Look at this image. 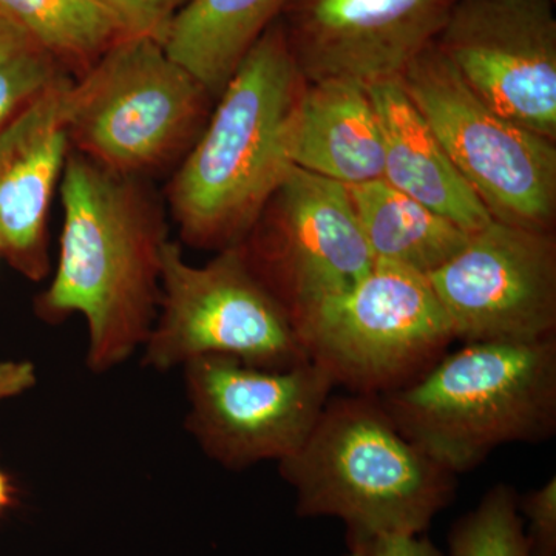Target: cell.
I'll list each match as a JSON object with an SVG mask.
<instances>
[{"instance_id":"1","label":"cell","mask_w":556,"mask_h":556,"mask_svg":"<svg viewBox=\"0 0 556 556\" xmlns=\"http://www.w3.org/2000/svg\"><path fill=\"white\" fill-rule=\"evenodd\" d=\"M61 200L60 255L35 313L49 325L83 317L87 368L105 375L141 350L155 321L166 214L146 179L104 169L75 150Z\"/></svg>"},{"instance_id":"2","label":"cell","mask_w":556,"mask_h":556,"mask_svg":"<svg viewBox=\"0 0 556 556\" xmlns=\"http://www.w3.org/2000/svg\"><path fill=\"white\" fill-rule=\"evenodd\" d=\"M305 86L276 21L215 100L170 179L167 204L190 248L225 251L248 236L294 167L292 124Z\"/></svg>"},{"instance_id":"3","label":"cell","mask_w":556,"mask_h":556,"mask_svg":"<svg viewBox=\"0 0 556 556\" xmlns=\"http://www.w3.org/2000/svg\"><path fill=\"white\" fill-rule=\"evenodd\" d=\"M278 470L294 489L299 517L342 519L348 538L420 535L457 482L399 431L375 394L329 399Z\"/></svg>"},{"instance_id":"4","label":"cell","mask_w":556,"mask_h":556,"mask_svg":"<svg viewBox=\"0 0 556 556\" xmlns=\"http://www.w3.org/2000/svg\"><path fill=\"white\" fill-rule=\"evenodd\" d=\"M378 397L416 447L450 473H467L501 445L556 433V336L466 343Z\"/></svg>"},{"instance_id":"5","label":"cell","mask_w":556,"mask_h":556,"mask_svg":"<svg viewBox=\"0 0 556 556\" xmlns=\"http://www.w3.org/2000/svg\"><path fill=\"white\" fill-rule=\"evenodd\" d=\"M214 104L163 43L127 36L70 86V144L104 169L148 181L177 169Z\"/></svg>"},{"instance_id":"6","label":"cell","mask_w":556,"mask_h":556,"mask_svg":"<svg viewBox=\"0 0 556 556\" xmlns=\"http://www.w3.org/2000/svg\"><path fill=\"white\" fill-rule=\"evenodd\" d=\"M141 350L142 365L160 372L206 356L270 369L311 361L287 311L249 268L239 244L195 266L169 240L159 313Z\"/></svg>"},{"instance_id":"7","label":"cell","mask_w":556,"mask_h":556,"mask_svg":"<svg viewBox=\"0 0 556 556\" xmlns=\"http://www.w3.org/2000/svg\"><path fill=\"white\" fill-rule=\"evenodd\" d=\"M401 84L493 219L555 232L556 141L481 100L437 42L409 64Z\"/></svg>"},{"instance_id":"8","label":"cell","mask_w":556,"mask_h":556,"mask_svg":"<svg viewBox=\"0 0 556 556\" xmlns=\"http://www.w3.org/2000/svg\"><path fill=\"white\" fill-rule=\"evenodd\" d=\"M455 340L428 277L382 262L302 332L311 361L336 387L375 396L422 376Z\"/></svg>"},{"instance_id":"9","label":"cell","mask_w":556,"mask_h":556,"mask_svg":"<svg viewBox=\"0 0 556 556\" xmlns=\"http://www.w3.org/2000/svg\"><path fill=\"white\" fill-rule=\"evenodd\" d=\"M249 268L303 329L372 266L348 186L292 167L239 244Z\"/></svg>"},{"instance_id":"10","label":"cell","mask_w":556,"mask_h":556,"mask_svg":"<svg viewBox=\"0 0 556 556\" xmlns=\"http://www.w3.org/2000/svg\"><path fill=\"white\" fill-rule=\"evenodd\" d=\"M182 376L186 430L208 459L232 471L294 455L336 387L313 361L270 369L206 356L186 364Z\"/></svg>"},{"instance_id":"11","label":"cell","mask_w":556,"mask_h":556,"mask_svg":"<svg viewBox=\"0 0 556 556\" xmlns=\"http://www.w3.org/2000/svg\"><path fill=\"white\" fill-rule=\"evenodd\" d=\"M456 340L536 342L556 336V237L492 219L428 276Z\"/></svg>"},{"instance_id":"12","label":"cell","mask_w":556,"mask_h":556,"mask_svg":"<svg viewBox=\"0 0 556 556\" xmlns=\"http://www.w3.org/2000/svg\"><path fill=\"white\" fill-rule=\"evenodd\" d=\"M437 46L481 100L556 141L555 0H456Z\"/></svg>"},{"instance_id":"13","label":"cell","mask_w":556,"mask_h":556,"mask_svg":"<svg viewBox=\"0 0 556 556\" xmlns=\"http://www.w3.org/2000/svg\"><path fill=\"white\" fill-rule=\"evenodd\" d=\"M456 0H288L280 21L306 83L399 80L437 42Z\"/></svg>"},{"instance_id":"14","label":"cell","mask_w":556,"mask_h":556,"mask_svg":"<svg viewBox=\"0 0 556 556\" xmlns=\"http://www.w3.org/2000/svg\"><path fill=\"white\" fill-rule=\"evenodd\" d=\"M50 91L0 135V257L31 281L51 269L49 212L72 152L67 93Z\"/></svg>"},{"instance_id":"15","label":"cell","mask_w":556,"mask_h":556,"mask_svg":"<svg viewBox=\"0 0 556 556\" xmlns=\"http://www.w3.org/2000/svg\"><path fill=\"white\" fill-rule=\"evenodd\" d=\"M382 130L383 179L424 206L475 233L492 215L456 169L401 79L369 87Z\"/></svg>"},{"instance_id":"16","label":"cell","mask_w":556,"mask_h":556,"mask_svg":"<svg viewBox=\"0 0 556 556\" xmlns=\"http://www.w3.org/2000/svg\"><path fill=\"white\" fill-rule=\"evenodd\" d=\"M291 161L345 186L382 178V130L367 87L348 79L306 83L292 124Z\"/></svg>"},{"instance_id":"17","label":"cell","mask_w":556,"mask_h":556,"mask_svg":"<svg viewBox=\"0 0 556 556\" xmlns=\"http://www.w3.org/2000/svg\"><path fill=\"white\" fill-rule=\"evenodd\" d=\"M288 0H189L163 47L217 100L241 61L278 21Z\"/></svg>"},{"instance_id":"18","label":"cell","mask_w":556,"mask_h":556,"mask_svg":"<svg viewBox=\"0 0 556 556\" xmlns=\"http://www.w3.org/2000/svg\"><path fill=\"white\" fill-rule=\"evenodd\" d=\"M358 226L375 262L430 276L466 247L470 232L388 185L348 186Z\"/></svg>"},{"instance_id":"19","label":"cell","mask_w":556,"mask_h":556,"mask_svg":"<svg viewBox=\"0 0 556 556\" xmlns=\"http://www.w3.org/2000/svg\"><path fill=\"white\" fill-rule=\"evenodd\" d=\"M0 11L78 79L129 33L100 0H0Z\"/></svg>"},{"instance_id":"20","label":"cell","mask_w":556,"mask_h":556,"mask_svg":"<svg viewBox=\"0 0 556 556\" xmlns=\"http://www.w3.org/2000/svg\"><path fill=\"white\" fill-rule=\"evenodd\" d=\"M72 79L38 40L0 11V135Z\"/></svg>"},{"instance_id":"21","label":"cell","mask_w":556,"mask_h":556,"mask_svg":"<svg viewBox=\"0 0 556 556\" xmlns=\"http://www.w3.org/2000/svg\"><path fill=\"white\" fill-rule=\"evenodd\" d=\"M518 495L511 485L492 486L450 529V556H530Z\"/></svg>"},{"instance_id":"22","label":"cell","mask_w":556,"mask_h":556,"mask_svg":"<svg viewBox=\"0 0 556 556\" xmlns=\"http://www.w3.org/2000/svg\"><path fill=\"white\" fill-rule=\"evenodd\" d=\"M518 510L527 521L525 535L530 556H556V477L540 489L518 495Z\"/></svg>"},{"instance_id":"23","label":"cell","mask_w":556,"mask_h":556,"mask_svg":"<svg viewBox=\"0 0 556 556\" xmlns=\"http://www.w3.org/2000/svg\"><path fill=\"white\" fill-rule=\"evenodd\" d=\"M123 24L129 36H144L163 43L172 20L189 0H100Z\"/></svg>"},{"instance_id":"24","label":"cell","mask_w":556,"mask_h":556,"mask_svg":"<svg viewBox=\"0 0 556 556\" xmlns=\"http://www.w3.org/2000/svg\"><path fill=\"white\" fill-rule=\"evenodd\" d=\"M346 556H444L426 536L348 538Z\"/></svg>"},{"instance_id":"25","label":"cell","mask_w":556,"mask_h":556,"mask_svg":"<svg viewBox=\"0 0 556 556\" xmlns=\"http://www.w3.org/2000/svg\"><path fill=\"white\" fill-rule=\"evenodd\" d=\"M38 383V371L30 361L0 362V404L22 396Z\"/></svg>"},{"instance_id":"26","label":"cell","mask_w":556,"mask_h":556,"mask_svg":"<svg viewBox=\"0 0 556 556\" xmlns=\"http://www.w3.org/2000/svg\"><path fill=\"white\" fill-rule=\"evenodd\" d=\"M13 486H11L5 473L0 470V515L5 514V510H9V508L13 506Z\"/></svg>"}]
</instances>
